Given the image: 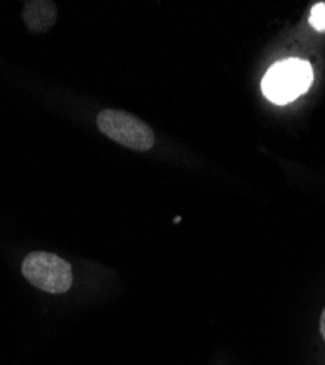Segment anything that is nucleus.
Masks as SVG:
<instances>
[{
  "mask_svg": "<svg viewBox=\"0 0 325 365\" xmlns=\"http://www.w3.org/2000/svg\"><path fill=\"white\" fill-rule=\"evenodd\" d=\"M314 79L306 60L287 58L273 65L262 79V93L274 104H287L305 94Z\"/></svg>",
  "mask_w": 325,
  "mask_h": 365,
  "instance_id": "nucleus-1",
  "label": "nucleus"
},
{
  "mask_svg": "<svg viewBox=\"0 0 325 365\" xmlns=\"http://www.w3.org/2000/svg\"><path fill=\"white\" fill-rule=\"evenodd\" d=\"M21 272L29 284L47 294H65L74 284L71 263L50 252L28 253L22 260Z\"/></svg>",
  "mask_w": 325,
  "mask_h": 365,
  "instance_id": "nucleus-2",
  "label": "nucleus"
},
{
  "mask_svg": "<svg viewBox=\"0 0 325 365\" xmlns=\"http://www.w3.org/2000/svg\"><path fill=\"white\" fill-rule=\"evenodd\" d=\"M96 121L99 130L104 136L128 149L146 152L156 143L154 130L131 113L104 108L97 114Z\"/></svg>",
  "mask_w": 325,
  "mask_h": 365,
  "instance_id": "nucleus-3",
  "label": "nucleus"
},
{
  "mask_svg": "<svg viewBox=\"0 0 325 365\" xmlns=\"http://www.w3.org/2000/svg\"><path fill=\"white\" fill-rule=\"evenodd\" d=\"M22 19L31 33H46L57 22V8L53 2H25Z\"/></svg>",
  "mask_w": 325,
  "mask_h": 365,
  "instance_id": "nucleus-4",
  "label": "nucleus"
},
{
  "mask_svg": "<svg viewBox=\"0 0 325 365\" xmlns=\"http://www.w3.org/2000/svg\"><path fill=\"white\" fill-rule=\"evenodd\" d=\"M309 24L316 31H325V2H319L312 6Z\"/></svg>",
  "mask_w": 325,
  "mask_h": 365,
  "instance_id": "nucleus-5",
  "label": "nucleus"
},
{
  "mask_svg": "<svg viewBox=\"0 0 325 365\" xmlns=\"http://www.w3.org/2000/svg\"><path fill=\"white\" fill-rule=\"evenodd\" d=\"M319 330H321V334H322V338H324V341H325V309H324V312H322V314H321Z\"/></svg>",
  "mask_w": 325,
  "mask_h": 365,
  "instance_id": "nucleus-6",
  "label": "nucleus"
}]
</instances>
